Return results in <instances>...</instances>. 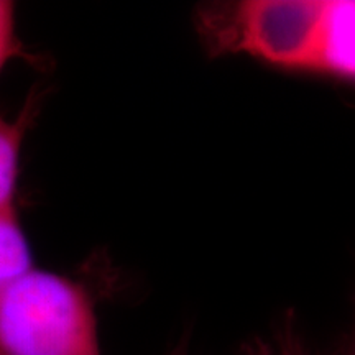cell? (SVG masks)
Instances as JSON below:
<instances>
[{"label": "cell", "instance_id": "5b68a950", "mask_svg": "<svg viewBox=\"0 0 355 355\" xmlns=\"http://www.w3.org/2000/svg\"><path fill=\"white\" fill-rule=\"evenodd\" d=\"M25 121H8L0 115V211L15 206Z\"/></svg>", "mask_w": 355, "mask_h": 355}, {"label": "cell", "instance_id": "277c9868", "mask_svg": "<svg viewBox=\"0 0 355 355\" xmlns=\"http://www.w3.org/2000/svg\"><path fill=\"white\" fill-rule=\"evenodd\" d=\"M35 268L30 242L17 207L0 211V296L30 270Z\"/></svg>", "mask_w": 355, "mask_h": 355}, {"label": "cell", "instance_id": "7a4b0ae2", "mask_svg": "<svg viewBox=\"0 0 355 355\" xmlns=\"http://www.w3.org/2000/svg\"><path fill=\"white\" fill-rule=\"evenodd\" d=\"M0 355H102L86 288L37 266L17 279L0 296Z\"/></svg>", "mask_w": 355, "mask_h": 355}, {"label": "cell", "instance_id": "8992f818", "mask_svg": "<svg viewBox=\"0 0 355 355\" xmlns=\"http://www.w3.org/2000/svg\"><path fill=\"white\" fill-rule=\"evenodd\" d=\"M20 55V42L15 33V7L0 0V71L12 58Z\"/></svg>", "mask_w": 355, "mask_h": 355}, {"label": "cell", "instance_id": "3957f363", "mask_svg": "<svg viewBox=\"0 0 355 355\" xmlns=\"http://www.w3.org/2000/svg\"><path fill=\"white\" fill-rule=\"evenodd\" d=\"M321 74L355 79V0H331Z\"/></svg>", "mask_w": 355, "mask_h": 355}, {"label": "cell", "instance_id": "6da1fadb", "mask_svg": "<svg viewBox=\"0 0 355 355\" xmlns=\"http://www.w3.org/2000/svg\"><path fill=\"white\" fill-rule=\"evenodd\" d=\"M331 0H242L206 7L199 30L216 55H247L321 74Z\"/></svg>", "mask_w": 355, "mask_h": 355}]
</instances>
